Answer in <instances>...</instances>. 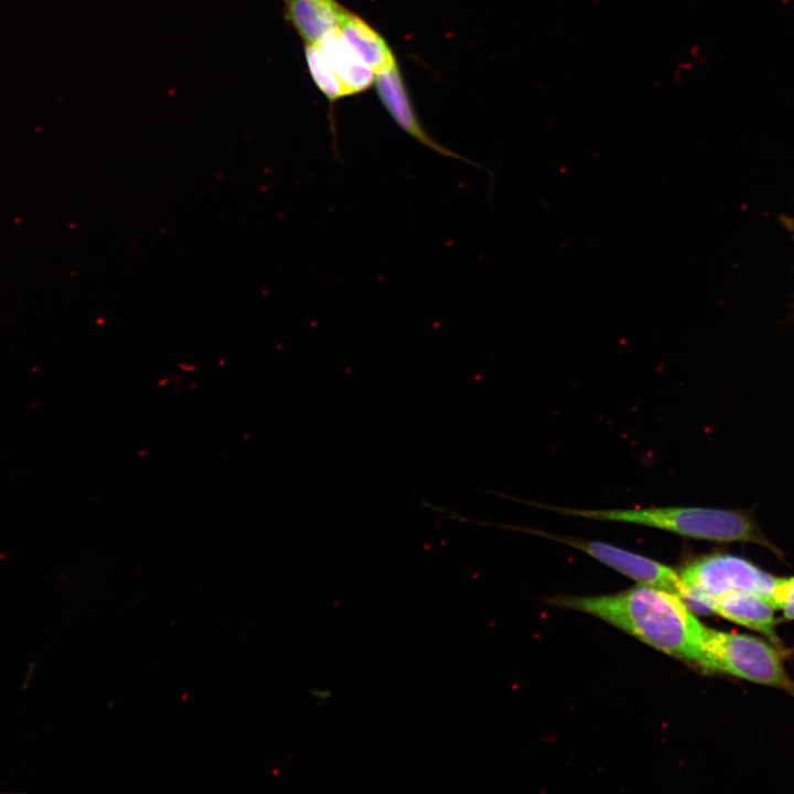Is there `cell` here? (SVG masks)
I'll return each mask as SVG.
<instances>
[{
    "label": "cell",
    "instance_id": "cell-1",
    "mask_svg": "<svg viewBox=\"0 0 794 794\" xmlns=\"http://www.w3.org/2000/svg\"><path fill=\"white\" fill-rule=\"evenodd\" d=\"M555 603L599 618L667 655L700 665L706 626L674 592L641 584L612 594L566 597Z\"/></svg>",
    "mask_w": 794,
    "mask_h": 794
},
{
    "label": "cell",
    "instance_id": "cell-2",
    "mask_svg": "<svg viewBox=\"0 0 794 794\" xmlns=\"http://www.w3.org/2000/svg\"><path fill=\"white\" fill-rule=\"evenodd\" d=\"M536 506L593 521L648 526L694 539L752 543L779 554L777 547L763 535L749 512L682 506L627 509H578L540 504Z\"/></svg>",
    "mask_w": 794,
    "mask_h": 794
},
{
    "label": "cell",
    "instance_id": "cell-3",
    "mask_svg": "<svg viewBox=\"0 0 794 794\" xmlns=\"http://www.w3.org/2000/svg\"><path fill=\"white\" fill-rule=\"evenodd\" d=\"M779 650L752 635L706 627L699 667L779 688L794 697V680Z\"/></svg>",
    "mask_w": 794,
    "mask_h": 794
},
{
    "label": "cell",
    "instance_id": "cell-4",
    "mask_svg": "<svg viewBox=\"0 0 794 794\" xmlns=\"http://www.w3.org/2000/svg\"><path fill=\"white\" fill-rule=\"evenodd\" d=\"M684 600L699 608L721 594L733 591L755 593L769 601L777 577L763 571L747 559L728 554L696 558L679 571Z\"/></svg>",
    "mask_w": 794,
    "mask_h": 794
},
{
    "label": "cell",
    "instance_id": "cell-5",
    "mask_svg": "<svg viewBox=\"0 0 794 794\" xmlns=\"http://www.w3.org/2000/svg\"><path fill=\"white\" fill-rule=\"evenodd\" d=\"M535 533L580 549L640 584L664 589L683 598V587L678 571L662 562L601 541L551 536L538 530Z\"/></svg>",
    "mask_w": 794,
    "mask_h": 794
},
{
    "label": "cell",
    "instance_id": "cell-6",
    "mask_svg": "<svg viewBox=\"0 0 794 794\" xmlns=\"http://www.w3.org/2000/svg\"><path fill=\"white\" fill-rule=\"evenodd\" d=\"M374 84L382 104L403 131L440 155L476 167V163L440 144L426 131L414 109L398 65L376 74Z\"/></svg>",
    "mask_w": 794,
    "mask_h": 794
},
{
    "label": "cell",
    "instance_id": "cell-7",
    "mask_svg": "<svg viewBox=\"0 0 794 794\" xmlns=\"http://www.w3.org/2000/svg\"><path fill=\"white\" fill-rule=\"evenodd\" d=\"M705 610L745 626L782 647L776 633L775 609L764 598L747 591H733L709 600Z\"/></svg>",
    "mask_w": 794,
    "mask_h": 794
},
{
    "label": "cell",
    "instance_id": "cell-8",
    "mask_svg": "<svg viewBox=\"0 0 794 794\" xmlns=\"http://www.w3.org/2000/svg\"><path fill=\"white\" fill-rule=\"evenodd\" d=\"M337 29L350 47L375 74L397 65L387 42L361 17L344 8Z\"/></svg>",
    "mask_w": 794,
    "mask_h": 794
},
{
    "label": "cell",
    "instance_id": "cell-9",
    "mask_svg": "<svg viewBox=\"0 0 794 794\" xmlns=\"http://www.w3.org/2000/svg\"><path fill=\"white\" fill-rule=\"evenodd\" d=\"M316 45L343 86L346 96L362 93L375 83L376 74L350 47L339 29L329 32Z\"/></svg>",
    "mask_w": 794,
    "mask_h": 794
},
{
    "label": "cell",
    "instance_id": "cell-10",
    "mask_svg": "<svg viewBox=\"0 0 794 794\" xmlns=\"http://www.w3.org/2000/svg\"><path fill=\"white\" fill-rule=\"evenodd\" d=\"M285 13L305 44H318L339 28L344 9L336 0H282Z\"/></svg>",
    "mask_w": 794,
    "mask_h": 794
},
{
    "label": "cell",
    "instance_id": "cell-11",
    "mask_svg": "<svg viewBox=\"0 0 794 794\" xmlns=\"http://www.w3.org/2000/svg\"><path fill=\"white\" fill-rule=\"evenodd\" d=\"M304 56L312 81L330 103L346 96L343 86L316 44H305Z\"/></svg>",
    "mask_w": 794,
    "mask_h": 794
},
{
    "label": "cell",
    "instance_id": "cell-12",
    "mask_svg": "<svg viewBox=\"0 0 794 794\" xmlns=\"http://www.w3.org/2000/svg\"><path fill=\"white\" fill-rule=\"evenodd\" d=\"M769 602L785 620H794V577L779 578L770 593Z\"/></svg>",
    "mask_w": 794,
    "mask_h": 794
}]
</instances>
